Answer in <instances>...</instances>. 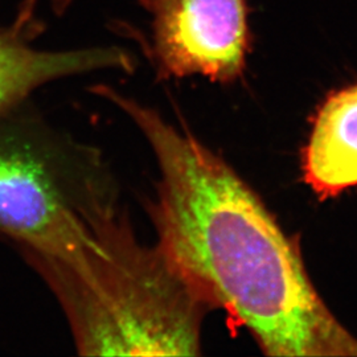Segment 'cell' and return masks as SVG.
I'll return each instance as SVG.
<instances>
[{
    "mask_svg": "<svg viewBox=\"0 0 357 357\" xmlns=\"http://www.w3.org/2000/svg\"><path fill=\"white\" fill-rule=\"evenodd\" d=\"M303 178L320 199L357 185V85L320 106L303 155Z\"/></svg>",
    "mask_w": 357,
    "mask_h": 357,
    "instance_id": "8992f818",
    "label": "cell"
},
{
    "mask_svg": "<svg viewBox=\"0 0 357 357\" xmlns=\"http://www.w3.org/2000/svg\"><path fill=\"white\" fill-rule=\"evenodd\" d=\"M24 103L0 113V233L24 257L75 259L96 218L118 200L102 155Z\"/></svg>",
    "mask_w": 357,
    "mask_h": 357,
    "instance_id": "3957f363",
    "label": "cell"
},
{
    "mask_svg": "<svg viewBox=\"0 0 357 357\" xmlns=\"http://www.w3.org/2000/svg\"><path fill=\"white\" fill-rule=\"evenodd\" d=\"M159 167L150 213L159 249L211 308H224L268 356L357 357V339L323 302L298 245L243 178L185 130L107 86Z\"/></svg>",
    "mask_w": 357,
    "mask_h": 357,
    "instance_id": "6da1fadb",
    "label": "cell"
},
{
    "mask_svg": "<svg viewBox=\"0 0 357 357\" xmlns=\"http://www.w3.org/2000/svg\"><path fill=\"white\" fill-rule=\"evenodd\" d=\"M153 15L151 57L163 78L243 76L252 35L246 0H139Z\"/></svg>",
    "mask_w": 357,
    "mask_h": 357,
    "instance_id": "277c9868",
    "label": "cell"
},
{
    "mask_svg": "<svg viewBox=\"0 0 357 357\" xmlns=\"http://www.w3.org/2000/svg\"><path fill=\"white\" fill-rule=\"evenodd\" d=\"M72 0H52V6H53V10L56 11V13L61 15L64 13L65 10L68 8V6L70 4ZM36 4H38V0H24L22 3V7L19 10L17 16L20 19H24V20H29V19H33V11L36 8Z\"/></svg>",
    "mask_w": 357,
    "mask_h": 357,
    "instance_id": "52a82bcc",
    "label": "cell"
},
{
    "mask_svg": "<svg viewBox=\"0 0 357 357\" xmlns=\"http://www.w3.org/2000/svg\"><path fill=\"white\" fill-rule=\"evenodd\" d=\"M64 311L84 356H197L211 307L158 245L138 241L119 200L69 262L24 257Z\"/></svg>",
    "mask_w": 357,
    "mask_h": 357,
    "instance_id": "7a4b0ae2",
    "label": "cell"
},
{
    "mask_svg": "<svg viewBox=\"0 0 357 357\" xmlns=\"http://www.w3.org/2000/svg\"><path fill=\"white\" fill-rule=\"evenodd\" d=\"M35 32L0 28V113L26 102L35 90L66 77L109 68H130L126 53L115 48L40 51L29 45Z\"/></svg>",
    "mask_w": 357,
    "mask_h": 357,
    "instance_id": "5b68a950",
    "label": "cell"
}]
</instances>
